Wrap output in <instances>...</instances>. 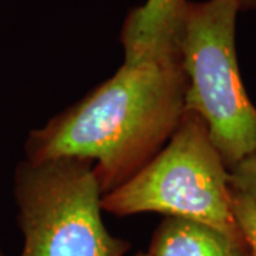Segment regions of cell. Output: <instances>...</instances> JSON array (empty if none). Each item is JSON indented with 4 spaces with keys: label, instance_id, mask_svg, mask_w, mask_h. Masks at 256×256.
Listing matches in <instances>:
<instances>
[{
    "label": "cell",
    "instance_id": "obj_7",
    "mask_svg": "<svg viewBox=\"0 0 256 256\" xmlns=\"http://www.w3.org/2000/svg\"><path fill=\"white\" fill-rule=\"evenodd\" d=\"M234 215L250 255L256 256V202L234 190Z\"/></svg>",
    "mask_w": 256,
    "mask_h": 256
},
{
    "label": "cell",
    "instance_id": "obj_5",
    "mask_svg": "<svg viewBox=\"0 0 256 256\" xmlns=\"http://www.w3.org/2000/svg\"><path fill=\"white\" fill-rule=\"evenodd\" d=\"M148 256H252L244 238L195 220L165 218L154 230Z\"/></svg>",
    "mask_w": 256,
    "mask_h": 256
},
{
    "label": "cell",
    "instance_id": "obj_10",
    "mask_svg": "<svg viewBox=\"0 0 256 256\" xmlns=\"http://www.w3.org/2000/svg\"><path fill=\"white\" fill-rule=\"evenodd\" d=\"M134 256H148V254H146V252H138L137 255Z\"/></svg>",
    "mask_w": 256,
    "mask_h": 256
},
{
    "label": "cell",
    "instance_id": "obj_11",
    "mask_svg": "<svg viewBox=\"0 0 256 256\" xmlns=\"http://www.w3.org/2000/svg\"><path fill=\"white\" fill-rule=\"evenodd\" d=\"M0 256H6V255H4V254H3V252L0 250Z\"/></svg>",
    "mask_w": 256,
    "mask_h": 256
},
{
    "label": "cell",
    "instance_id": "obj_9",
    "mask_svg": "<svg viewBox=\"0 0 256 256\" xmlns=\"http://www.w3.org/2000/svg\"><path fill=\"white\" fill-rule=\"evenodd\" d=\"M240 12H252L256 10V0H238Z\"/></svg>",
    "mask_w": 256,
    "mask_h": 256
},
{
    "label": "cell",
    "instance_id": "obj_3",
    "mask_svg": "<svg viewBox=\"0 0 256 256\" xmlns=\"http://www.w3.org/2000/svg\"><path fill=\"white\" fill-rule=\"evenodd\" d=\"M101 205L117 216L158 212L244 238L234 215L228 166L205 122L192 111L184 112L164 148L127 182L106 194Z\"/></svg>",
    "mask_w": 256,
    "mask_h": 256
},
{
    "label": "cell",
    "instance_id": "obj_2",
    "mask_svg": "<svg viewBox=\"0 0 256 256\" xmlns=\"http://www.w3.org/2000/svg\"><path fill=\"white\" fill-rule=\"evenodd\" d=\"M238 0L190 2L178 33L186 77L185 111L200 116L228 170L256 156V107L236 53Z\"/></svg>",
    "mask_w": 256,
    "mask_h": 256
},
{
    "label": "cell",
    "instance_id": "obj_1",
    "mask_svg": "<svg viewBox=\"0 0 256 256\" xmlns=\"http://www.w3.org/2000/svg\"><path fill=\"white\" fill-rule=\"evenodd\" d=\"M185 92L178 47L124 54L110 78L30 131L26 160L88 161L104 196L164 148L185 112Z\"/></svg>",
    "mask_w": 256,
    "mask_h": 256
},
{
    "label": "cell",
    "instance_id": "obj_4",
    "mask_svg": "<svg viewBox=\"0 0 256 256\" xmlns=\"http://www.w3.org/2000/svg\"><path fill=\"white\" fill-rule=\"evenodd\" d=\"M13 192L23 234L20 256H124L131 248L104 225L102 191L88 161L23 160Z\"/></svg>",
    "mask_w": 256,
    "mask_h": 256
},
{
    "label": "cell",
    "instance_id": "obj_6",
    "mask_svg": "<svg viewBox=\"0 0 256 256\" xmlns=\"http://www.w3.org/2000/svg\"><path fill=\"white\" fill-rule=\"evenodd\" d=\"M188 0H146L131 10L121 28L124 54L148 48H175Z\"/></svg>",
    "mask_w": 256,
    "mask_h": 256
},
{
    "label": "cell",
    "instance_id": "obj_8",
    "mask_svg": "<svg viewBox=\"0 0 256 256\" xmlns=\"http://www.w3.org/2000/svg\"><path fill=\"white\" fill-rule=\"evenodd\" d=\"M229 176L230 185L235 191L256 202V156H249L230 168Z\"/></svg>",
    "mask_w": 256,
    "mask_h": 256
}]
</instances>
